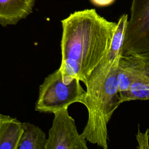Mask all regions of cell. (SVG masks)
Listing matches in <instances>:
<instances>
[{
    "mask_svg": "<svg viewBox=\"0 0 149 149\" xmlns=\"http://www.w3.org/2000/svg\"><path fill=\"white\" fill-rule=\"evenodd\" d=\"M23 131L22 122L0 113V149H17Z\"/></svg>",
    "mask_w": 149,
    "mask_h": 149,
    "instance_id": "obj_8",
    "label": "cell"
},
{
    "mask_svg": "<svg viewBox=\"0 0 149 149\" xmlns=\"http://www.w3.org/2000/svg\"><path fill=\"white\" fill-rule=\"evenodd\" d=\"M149 54V0H133L122 55Z\"/></svg>",
    "mask_w": 149,
    "mask_h": 149,
    "instance_id": "obj_4",
    "label": "cell"
},
{
    "mask_svg": "<svg viewBox=\"0 0 149 149\" xmlns=\"http://www.w3.org/2000/svg\"><path fill=\"white\" fill-rule=\"evenodd\" d=\"M141 56L144 59L146 63L149 66V54H148V55H141Z\"/></svg>",
    "mask_w": 149,
    "mask_h": 149,
    "instance_id": "obj_13",
    "label": "cell"
},
{
    "mask_svg": "<svg viewBox=\"0 0 149 149\" xmlns=\"http://www.w3.org/2000/svg\"><path fill=\"white\" fill-rule=\"evenodd\" d=\"M23 124V131L17 149H45L47 139L43 130L29 122Z\"/></svg>",
    "mask_w": 149,
    "mask_h": 149,
    "instance_id": "obj_10",
    "label": "cell"
},
{
    "mask_svg": "<svg viewBox=\"0 0 149 149\" xmlns=\"http://www.w3.org/2000/svg\"><path fill=\"white\" fill-rule=\"evenodd\" d=\"M140 61L138 55H127L120 56L118 63V92L121 103L129 90L136 69Z\"/></svg>",
    "mask_w": 149,
    "mask_h": 149,
    "instance_id": "obj_9",
    "label": "cell"
},
{
    "mask_svg": "<svg viewBox=\"0 0 149 149\" xmlns=\"http://www.w3.org/2000/svg\"><path fill=\"white\" fill-rule=\"evenodd\" d=\"M80 81L79 79H74L70 83H65L59 69L48 74L39 87L35 110L54 113L68 108L73 103H80L86 91Z\"/></svg>",
    "mask_w": 149,
    "mask_h": 149,
    "instance_id": "obj_3",
    "label": "cell"
},
{
    "mask_svg": "<svg viewBox=\"0 0 149 149\" xmlns=\"http://www.w3.org/2000/svg\"><path fill=\"white\" fill-rule=\"evenodd\" d=\"M123 38L113 36L107 54L84 83L85 94L80 103L87 109L88 120L81 133L88 141L108 148V123L121 104L118 92V63L122 55Z\"/></svg>",
    "mask_w": 149,
    "mask_h": 149,
    "instance_id": "obj_2",
    "label": "cell"
},
{
    "mask_svg": "<svg viewBox=\"0 0 149 149\" xmlns=\"http://www.w3.org/2000/svg\"><path fill=\"white\" fill-rule=\"evenodd\" d=\"M140 61L134 72L129 90L122 102L149 100V66L140 55Z\"/></svg>",
    "mask_w": 149,
    "mask_h": 149,
    "instance_id": "obj_7",
    "label": "cell"
},
{
    "mask_svg": "<svg viewBox=\"0 0 149 149\" xmlns=\"http://www.w3.org/2000/svg\"><path fill=\"white\" fill-rule=\"evenodd\" d=\"M36 0H0V24L15 25L33 12Z\"/></svg>",
    "mask_w": 149,
    "mask_h": 149,
    "instance_id": "obj_6",
    "label": "cell"
},
{
    "mask_svg": "<svg viewBox=\"0 0 149 149\" xmlns=\"http://www.w3.org/2000/svg\"><path fill=\"white\" fill-rule=\"evenodd\" d=\"M61 62L63 81L87 77L107 54L117 23L107 20L94 9L76 11L61 20Z\"/></svg>",
    "mask_w": 149,
    "mask_h": 149,
    "instance_id": "obj_1",
    "label": "cell"
},
{
    "mask_svg": "<svg viewBox=\"0 0 149 149\" xmlns=\"http://www.w3.org/2000/svg\"><path fill=\"white\" fill-rule=\"evenodd\" d=\"M45 149H88L87 140L79 134L68 108L54 113Z\"/></svg>",
    "mask_w": 149,
    "mask_h": 149,
    "instance_id": "obj_5",
    "label": "cell"
},
{
    "mask_svg": "<svg viewBox=\"0 0 149 149\" xmlns=\"http://www.w3.org/2000/svg\"><path fill=\"white\" fill-rule=\"evenodd\" d=\"M149 129H147L145 133H141L140 131L139 126L137 133L136 134V139L139 144L138 148L143 149V148H149Z\"/></svg>",
    "mask_w": 149,
    "mask_h": 149,
    "instance_id": "obj_11",
    "label": "cell"
},
{
    "mask_svg": "<svg viewBox=\"0 0 149 149\" xmlns=\"http://www.w3.org/2000/svg\"><path fill=\"white\" fill-rule=\"evenodd\" d=\"M115 0H91L92 3L96 6H105L112 3Z\"/></svg>",
    "mask_w": 149,
    "mask_h": 149,
    "instance_id": "obj_12",
    "label": "cell"
}]
</instances>
